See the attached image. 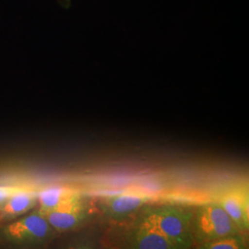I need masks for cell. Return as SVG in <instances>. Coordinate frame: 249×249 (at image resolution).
Returning <instances> with one entry per match:
<instances>
[{"instance_id":"cell-1","label":"cell","mask_w":249,"mask_h":249,"mask_svg":"<svg viewBox=\"0 0 249 249\" xmlns=\"http://www.w3.org/2000/svg\"><path fill=\"white\" fill-rule=\"evenodd\" d=\"M142 213L156 225L176 249H191L194 246V209L181 205H158L147 207Z\"/></svg>"},{"instance_id":"cell-2","label":"cell","mask_w":249,"mask_h":249,"mask_svg":"<svg viewBox=\"0 0 249 249\" xmlns=\"http://www.w3.org/2000/svg\"><path fill=\"white\" fill-rule=\"evenodd\" d=\"M192 232L194 245L199 247L205 243L243 231L235 226L221 205L214 200L194 209Z\"/></svg>"},{"instance_id":"cell-3","label":"cell","mask_w":249,"mask_h":249,"mask_svg":"<svg viewBox=\"0 0 249 249\" xmlns=\"http://www.w3.org/2000/svg\"><path fill=\"white\" fill-rule=\"evenodd\" d=\"M54 231L45 215L38 211L9 223L3 229L8 240L19 245H43L53 237Z\"/></svg>"},{"instance_id":"cell-4","label":"cell","mask_w":249,"mask_h":249,"mask_svg":"<svg viewBox=\"0 0 249 249\" xmlns=\"http://www.w3.org/2000/svg\"><path fill=\"white\" fill-rule=\"evenodd\" d=\"M126 247L132 249H176L144 214L138 217L125 237Z\"/></svg>"},{"instance_id":"cell-5","label":"cell","mask_w":249,"mask_h":249,"mask_svg":"<svg viewBox=\"0 0 249 249\" xmlns=\"http://www.w3.org/2000/svg\"><path fill=\"white\" fill-rule=\"evenodd\" d=\"M151 197L137 191H125L107 196L99 203L104 216L114 222H122L130 214L147 204Z\"/></svg>"},{"instance_id":"cell-6","label":"cell","mask_w":249,"mask_h":249,"mask_svg":"<svg viewBox=\"0 0 249 249\" xmlns=\"http://www.w3.org/2000/svg\"><path fill=\"white\" fill-rule=\"evenodd\" d=\"M221 205L227 215L241 231L249 227V188L246 186L233 187L219 192L214 199Z\"/></svg>"},{"instance_id":"cell-7","label":"cell","mask_w":249,"mask_h":249,"mask_svg":"<svg viewBox=\"0 0 249 249\" xmlns=\"http://www.w3.org/2000/svg\"><path fill=\"white\" fill-rule=\"evenodd\" d=\"M89 216V208L80 194L45 215L53 230L59 232L72 231L78 228Z\"/></svg>"},{"instance_id":"cell-8","label":"cell","mask_w":249,"mask_h":249,"mask_svg":"<svg viewBox=\"0 0 249 249\" xmlns=\"http://www.w3.org/2000/svg\"><path fill=\"white\" fill-rule=\"evenodd\" d=\"M38 191L24 187L12 194L0 207V222H7L27 213L37 205Z\"/></svg>"},{"instance_id":"cell-9","label":"cell","mask_w":249,"mask_h":249,"mask_svg":"<svg viewBox=\"0 0 249 249\" xmlns=\"http://www.w3.org/2000/svg\"><path fill=\"white\" fill-rule=\"evenodd\" d=\"M77 195H79L78 192L67 187L51 186L45 187L38 191L37 211L45 216Z\"/></svg>"},{"instance_id":"cell-10","label":"cell","mask_w":249,"mask_h":249,"mask_svg":"<svg viewBox=\"0 0 249 249\" xmlns=\"http://www.w3.org/2000/svg\"><path fill=\"white\" fill-rule=\"evenodd\" d=\"M248 248L243 232L230 234L199 246L201 249H246Z\"/></svg>"},{"instance_id":"cell-11","label":"cell","mask_w":249,"mask_h":249,"mask_svg":"<svg viewBox=\"0 0 249 249\" xmlns=\"http://www.w3.org/2000/svg\"><path fill=\"white\" fill-rule=\"evenodd\" d=\"M23 187L20 186H0V207L5 203L9 196Z\"/></svg>"},{"instance_id":"cell-12","label":"cell","mask_w":249,"mask_h":249,"mask_svg":"<svg viewBox=\"0 0 249 249\" xmlns=\"http://www.w3.org/2000/svg\"><path fill=\"white\" fill-rule=\"evenodd\" d=\"M57 1L60 4V6L63 7L64 9H69L71 7V0H57Z\"/></svg>"}]
</instances>
